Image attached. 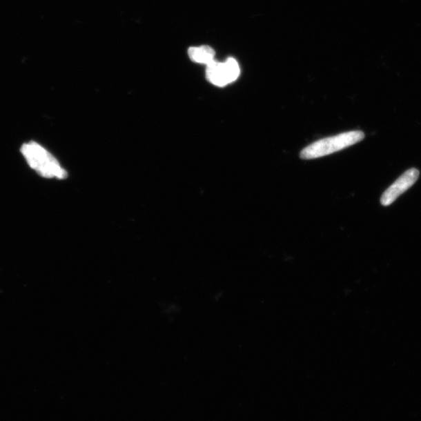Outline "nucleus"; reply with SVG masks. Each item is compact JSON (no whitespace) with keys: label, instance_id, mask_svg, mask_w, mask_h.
Returning a JSON list of instances; mask_svg holds the SVG:
<instances>
[{"label":"nucleus","instance_id":"obj_4","mask_svg":"<svg viewBox=\"0 0 421 421\" xmlns=\"http://www.w3.org/2000/svg\"><path fill=\"white\" fill-rule=\"evenodd\" d=\"M206 76L208 80L215 86L224 87L231 84L224 63L213 60L207 64Z\"/></svg>","mask_w":421,"mask_h":421},{"label":"nucleus","instance_id":"obj_3","mask_svg":"<svg viewBox=\"0 0 421 421\" xmlns=\"http://www.w3.org/2000/svg\"><path fill=\"white\" fill-rule=\"evenodd\" d=\"M420 173L417 168H413L405 172L401 177L395 180L393 184L384 192L381 197V203L383 206H389L393 204L397 198L404 194L408 189L416 183L419 178Z\"/></svg>","mask_w":421,"mask_h":421},{"label":"nucleus","instance_id":"obj_5","mask_svg":"<svg viewBox=\"0 0 421 421\" xmlns=\"http://www.w3.org/2000/svg\"><path fill=\"white\" fill-rule=\"evenodd\" d=\"M188 55L192 61L202 64H208L213 61L215 55V50L208 46L191 47L188 50Z\"/></svg>","mask_w":421,"mask_h":421},{"label":"nucleus","instance_id":"obj_2","mask_svg":"<svg viewBox=\"0 0 421 421\" xmlns=\"http://www.w3.org/2000/svg\"><path fill=\"white\" fill-rule=\"evenodd\" d=\"M364 138L362 131L353 130L346 132L333 137L324 138L306 147L300 153L303 159H315L341 151L353 144L362 141Z\"/></svg>","mask_w":421,"mask_h":421},{"label":"nucleus","instance_id":"obj_6","mask_svg":"<svg viewBox=\"0 0 421 421\" xmlns=\"http://www.w3.org/2000/svg\"><path fill=\"white\" fill-rule=\"evenodd\" d=\"M224 64L231 83L235 81L240 74L239 66L237 60L232 57L228 58Z\"/></svg>","mask_w":421,"mask_h":421},{"label":"nucleus","instance_id":"obj_1","mask_svg":"<svg viewBox=\"0 0 421 421\" xmlns=\"http://www.w3.org/2000/svg\"><path fill=\"white\" fill-rule=\"evenodd\" d=\"M21 151L28 165L40 176L59 179L68 177V173L60 166L55 157L39 144L33 141L25 144Z\"/></svg>","mask_w":421,"mask_h":421}]
</instances>
